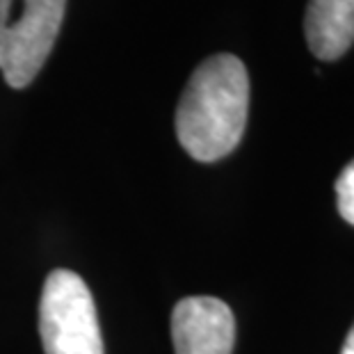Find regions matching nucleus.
<instances>
[{
    "instance_id": "1",
    "label": "nucleus",
    "mask_w": 354,
    "mask_h": 354,
    "mask_svg": "<svg viewBox=\"0 0 354 354\" xmlns=\"http://www.w3.org/2000/svg\"><path fill=\"white\" fill-rule=\"evenodd\" d=\"M250 112V73L229 53L192 71L176 108L178 145L199 162H215L240 145Z\"/></svg>"
},
{
    "instance_id": "2",
    "label": "nucleus",
    "mask_w": 354,
    "mask_h": 354,
    "mask_svg": "<svg viewBox=\"0 0 354 354\" xmlns=\"http://www.w3.org/2000/svg\"><path fill=\"white\" fill-rule=\"evenodd\" d=\"M66 0H0V71L24 89L46 64L62 28Z\"/></svg>"
},
{
    "instance_id": "3",
    "label": "nucleus",
    "mask_w": 354,
    "mask_h": 354,
    "mask_svg": "<svg viewBox=\"0 0 354 354\" xmlns=\"http://www.w3.org/2000/svg\"><path fill=\"white\" fill-rule=\"evenodd\" d=\"M39 334L46 354H105L94 297L71 270H55L46 277Z\"/></svg>"
},
{
    "instance_id": "4",
    "label": "nucleus",
    "mask_w": 354,
    "mask_h": 354,
    "mask_svg": "<svg viewBox=\"0 0 354 354\" xmlns=\"http://www.w3.org/2000/svg\"><path fill=\"white\" fill-rule=\"evenodd\" d=\"M171 341L176 354H231L236 318L222 299L185 297L171 313Z\"/></svg>"
},
{
    "instance_id": "5",
    "label": "nucleus",
    "mask_w": 354,
    "mask_h": 354,
    "mask_svg": "<svg viewBox=\"0 0 354 354\" xmlns=\"http://www.w3.org/2000/svg\"><path fill=\"white\" fill-rule=\"evenodd\" d=\"M304 35L318 59L343 57L354 44V0H308Z\"/></svg>"
},
{
    "instance_id": "6",
    "label": "nucleus",
    "mask_w": 354,
    "mask_h": 354,
    "mask_svg": "<svg viewBox=\"0 0 354 354\" xmlns=\"http://www.w3.org/2000/svg\"><path fill=\"white\" fill-rule=\"evenodd\" d=\"M336 206L343 220L354 227V160L336 178Z\"/></svg>"
},
{
    "instance_id": "7",
    "label": "nucleus",
    "mask_w": 354,
    "mask_h": 354,
    "mask_svg": "<svg viewBox=\"0 0 354 354\" xmlns=\"http://www.w3.org/2000/svg\"><path fill=\"white\" fill-rule=\"evenodd\" d=\"M341 354H354V325H352V329L348 331V336H345V343H343Z\"/></svg>"
}]
</instances>
